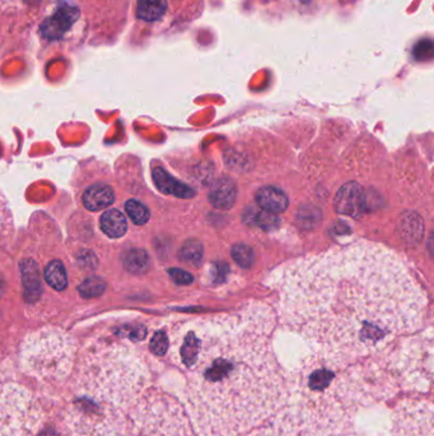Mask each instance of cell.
I'll return each instance as SVG.
<instances>
[{
    "label": "cell",
    "instance_id": "cell-18",
    "mask_svg": "<svg viewBox=\"0 0 434 436\" xmlns=\"http://www.w3.org/2000/svg\"><path fill=\"white\" fill-rule=\"evenodd\" d=\"M45 280L52 289L63 291L68 286V277L63 263L60 261H50L49 266L45 269Z\"/></svg>",
    "mask_w": 434,
    "mask_h": 436
},
{
    "label": "cell",
    "instance_id": "cell-8",
    "mask_svg": "<svg viewBox=\"0 0 434 436\" xmlns=\"http://www.w3.org/2000/svg\"><path fill=\"white\" fill-rule=\"evenodd\" d=\"M391 436H433V408L426 400H405L392 416Z\"/></svg>",
    "mask_w": 434,
    "mask_h": 436
},
{
    "label": "cell",
    "instance_id": "cell-23",
    "mask_svg": "<svg viewBox=\"0 0 434 436\" xmlns=\"http://www.w3.org/2000/svg\"><path fill=\"white\" fill-rule=\"evenodd\" d=\"M232 257L239 267L248 269L253 266L255 261V254L251 247L245 244H238L232 247Z\"/></svg>",
    "mask_w": 434,
    "mask_h": 436
},
{
    "label": "cell",
    "instance_id": "cell-10",
    "mask_svg": "<svg viewBox=\"0 0 434 436\" xmlns=\"http://www.w3.org/2000/svg\"><path fill=\"white\" fill-rule=\"evenodd\" d=\"M364 202L363 188L358 184L349 183L337 191L334 205L336 211L342 214L360 217L364 212Z\"/></svg>",
    "mask_w": 434,
    "mask_h": 436
},
{
    "label": "cell",
    "instance_id": "cell-26",
    "mask_svg": "<svg viewBox=\"0 0 434 436\" xmlns=\"http://www.w3.org/2000/svg\"><path fill=\"white\" fill-rule=\"evenodd\" d=\"M414 55L416 59H430L433 55V43L430 40H423L420 41L415 49H414Z\"/></svg>",
    "mask_w": 434,
    "mask_h": 436
},
{
    "label": "cell",
    "instance_id": "cell-20",
    "mask_svg": "<svg viewBox=\"0 0 434 436\" xmlns=\"http://www.w3.org/2000/svg\"><path fill=\"white\" fill-rule=\"evenodd\" d=\"M180 258L190 266H199L203 259V245L197 240L186 241L180 250Z\"/></svg>",
    "mask_w": 434,
    "mask_h": 436
},
{
    "label": "cell",
    "instance_id": "cell-1",
    "mask_svg": "<svg viewBox=\"0 0 434 436\" xmlns=\"http://www.w3.org/2000/svg\"><path fill=\"white\" fill-rule=\"evenodd\" d=\"M280 319L331 359L384 352L424 323L428 297L399 254L353 243L308 255L283 268Z\"/></svg>",
    "mask_w": 434,
    "mask_h": 436
},
{
    "label": "cell",
    "instance_id": "cell-3",
    "mask_svg": "<svg viewBox=\"0 0 434 436\" xmlns=\"http://www.w3.org/2000/svg\"><path fill=\"white\" fill-rule=\"evenodd\" d=\"M149 381L147 367L127 345L101 342L79 361L76 397L66 409L70 436H120Z\"/></svg>",
    "mask_w": 434,
    "mask_h": 436
},
{
    "label": "cell",
    "instance_id": "cell-17",
    "mask_svg": "<svg viewBox=\"0 0 434 436\" xmlns=\"http://www.w3.org/2000/svg\"><path fill=\"white\" fill-rule=\"evenodd\" d=\"M167 9L166 0H139L138 3V17L140 20L153 22L160 20Z\"/></svg>",
    "mask_w": 434,
    "mask_h": 436
},
{
    "label": "cell",
    "instance_id": "cell-19",
    "mask_svg": "<svg viewBox=\"0 0 434 436\" xmlns=\"http://www.w3.org/2000/svg\"><path fill=\"white\" fill-rule=\"evenodd\" d=\"M124 266L134 275L144 273L149 266V257L143 249H132L124 257Z\"/></svg>",
    "mask_w": 434,
    "mask_h": 436
},
{
    "label": "cell",
    "instance_id": "cell-12",
    "mask_svg": "<svg viewBox=\"0 0 434 436\" xmlns=\"http://www.w3.org/2000/svg\"><path fill=\"white\" fill-rule=\"evenodd\" d=\"M237 188L236 184L230 177H222L211 188L209 193L210 203L219 210H231L236 203Z\"/></svg>",
    "mask_w": 434,
    "mask_h": 436
},
{
    "label": "cell",
    "instance_id": "cell-7",
    "mask_svg": "<svg viewBox=\"0 0 434 436\" xmlns=\"http://www.w3.org/2000/svg\"><path fill=\"white\" fill-rule=\"evenodd\" d=\"M42 416L34 393L0 367V436H32L41 425Z\"/></svg>",
    "mask_w": 434,
    "mask_h": 436
},
{
    "label": "cell",
    "instance_id": "cell-16",
    "mask_svg": "<svg viewBox=\"0 0 434 436\" xmlns=\"http://www.w3.org/2000/svg\"><path fill=\"white\" fill-rule=\"evenodd\" d=\"M101 230L112 239L122 238L127 231V221L125 216L118 210L104 212L99 219Z\"/></svg>",
    "mask_w": 434,
    "mask_h": 436
},
{
    "label": "cell",
    "instance_id": "cell-24",
    "mask_svg": "<svg viewBox=\"0 0 434 436\" xmlns=\"http://www.w3.org/2000/svg\"><path fill=\"white\" fill-rule=\"evenodd\" d=\"M105 282L102 281L99 277H91V278H87L79 286V294L85 299L97 297L105 291Z\"/></svg>",
    "mask_w": 434,
    "mask_h": 436
},
{
    "label": "cell",
    "instance_id": "cell-6",
    "mask_svg": "<svg viewBox=\"0 0 434 436\" xmlns=\"http://www.w3.org/2000/svg\"><path fill=\"white\" fill-rule=\"evenodd\" d=\"M126 436H197L180 402L161 390L143 394L126 421Z\"/></svg>",
    "mask_w": 434,
    "mask_h": 436
},
{
    "label": "cell",
    "instance_id": "cell-11",
    "mask_svg": "<svg viewBox=\"0 0 434 436\" xmlns=\"http://www.w3.org/2000/svg\"><path fill=\"white\" fill-rule=\"evenodd\" d=\"M78 11L74 8L59 9L55 15L42 25V34L48 39H60L77 20Z\"/></svg>",
    "mask_w": 434,
    "mask_h": 436
},
{
    "label": "cell",
    "instance_id": "cell-13",
    "mask_svg": "<svg viewBox=\"0 0 434 436\" xmlns=\"http://www.w3.org/2000/svg\"><path fill=\"white\" fill-rule=\"evenodd\" d=\"M256 203L261 210L278 214L287 210L289 199L283 190L275 186H264L256 193Z\"/></svg>",
    "mask_w": 434,
    "mask_h": 436
},
{
    "label": "cell",
    "instance_id": "cell-25",
    "mask_svg": "<svg viewBox=\"0 0 434 436\" xmlns=\"http://www.w3.org/2000/svg\"><path fill=\"white\" fill-rule=\"evenodd\" d=\"M168 345H169V341H168L167 334L164 332L160 331L154 334L149 347L155 355L163 356L167 352L168 347H169Z\"/></svg>",
    "mask_w": 434,
    "mask_h": 436
},
{
    "label": "cell",
    "instance_id": "cell-14",
    "mask_svg": "<svg viewBox=\"0 0 434 436\" xmlns=\"http://www.w3.org/2000/svg\"><path fill=\"white\" fill-rule=\"evenodd\" d=\"M115 200V193L111 186L94 184L84 191L83 204L88 211L98 212L110 207Z\"/></svg>",
    "mask_w": 434,
    "mask_h": 436
},
{
    "label": "cell",
    "instance_id": "cell-27",
    "mask_svg": "<svg viewBox=\"0 0 434 436\" xmlns=\"http://www.w3.org/2000/svg\"><path fill=\"white\" fill-rule=\"evenodd\" d=\"M168 275L172 277V280L177 283V285H190L192 282V275L182 271V269H177V268H172L168 271Z\"/></svg>",
    "mask_w": 434,
    "mask_h": 436
},
{
    "label": "cell",
    "instance_id": "cell-2",
    "mask_svg": "<svg viewBox=\"0 0 434 436\" xmlns=\"http://www.w3.org/2000/svg\"><path fill=\"white\" fill-rule=\"evenodd\" d=\"M273 313L250 304L176 325L168 346L186 372L185 403L197 436H239L278 414L289 380L272 348Z\"/></svg>",
    "mask_w": 434,
    "mask_h": 436
},
{
    "label": "cell",
    "instance_id": "cell-5",
    "mask_svg": "<svg viewBox=\"0 0 434 436\" xmlns=\"http://www.w3.org/2000/svg\"><path fill=\"white\" fill-rule=\"evenodd\" d=\"M76 343L66 332L55 327L28 334L21 348V364L26 373L43 383L65 379L73 367Z\"/></svg>",
    "mask_w": 434,
    "mask_h": 436
},
{
    "label": "cell",
    "instance_id": "cell-4",
    "mask_svg": "<svg viewBox=\"0 0 434 436\" xmlns=\"http://www.w3.org/2000/svg\"><path fill=\"white\" fill-rule=\"evenodd\" d=\"M385 375L376 361L353 365V360L312 353L289 380L297 408L322 436L343 434L358 408L385 398Z\"/></svg>",
    "mask_w": 434,
    "mask_h": 436
},
{
    "label": "cell",
    "instance_id": "cell-9",
    "mask_svg": "<svg viewBox=\"0 0 434 436\" xmlns=\"http://www.w3.org/2000/svg\"><path fill=\"white\" fill-rule=\"evenodd\" d=\"M239 436H322L294 407H283L269 420Z\"/></svg>",
    "mask_w": 434,
    "mask_h": 436
},
{
    "label": "cell",
    "instance_id": "cell-22",
    "mask_svg": "<svg viewBox=\"0 0 434 436\" xmlns=\"http://www.w3.org/2000/svg\"><path fill=\"white\" fill-rule=\"evenodd\" d=\"M125 211L135 225H146L150 217V212L147 207L135 199L126 202Z\"/></svg>",
    "mask_w": 434,
    "mask_h": 436
},
{
    "label": "cell",
    "instance_id": "cell-28",
    "mask_svg": "<svg viewBox=\"0 0 434 436\" xmlns=\"http://www.w3.org/2000/svg\"><path fill=\"white\" fill-rule=\"evenodd\" d=\"M9 217H10V212H9L7 199L4 198L3 193L0 191V230H1L3 226L7 224Z\"/></svg>",
    "mask_w": 434,
    "mask_h": 436
},
{
    "label": "cell",
    "instance_id": "cell-21",
    "mask_svg": "<svg viewBox=\"0 0 434 436\" xmlns=\"http://www.w3.org/2000/svg\"><path fill=\"white\" fill-rule=\"evenodd\" d=\"M250 213V222L253 225L259 226L264 230H273L279 226V218L276 214L270 213V212L264 211V210H248Z\"/></svg>",
    "mask_w": 434,
    "mask_h": 436
},
{
    "label": "cell",
    "instance_id": "cell-15",
    "mask_svg": "<svg viewBox=\"0 0 434 436\" xmlns=\"http://www.w3.org/2000/svg\"><path fill=\"white\" fill-rule=\"evenodd\" d=\"M153 180L157 188L166 194L180 198H190L195 194L188 185L177 182L161 168H155L153 170Z\"/></svg>",
    "mask_w": 434,
    "mask_h": 436
}]
</instances>
